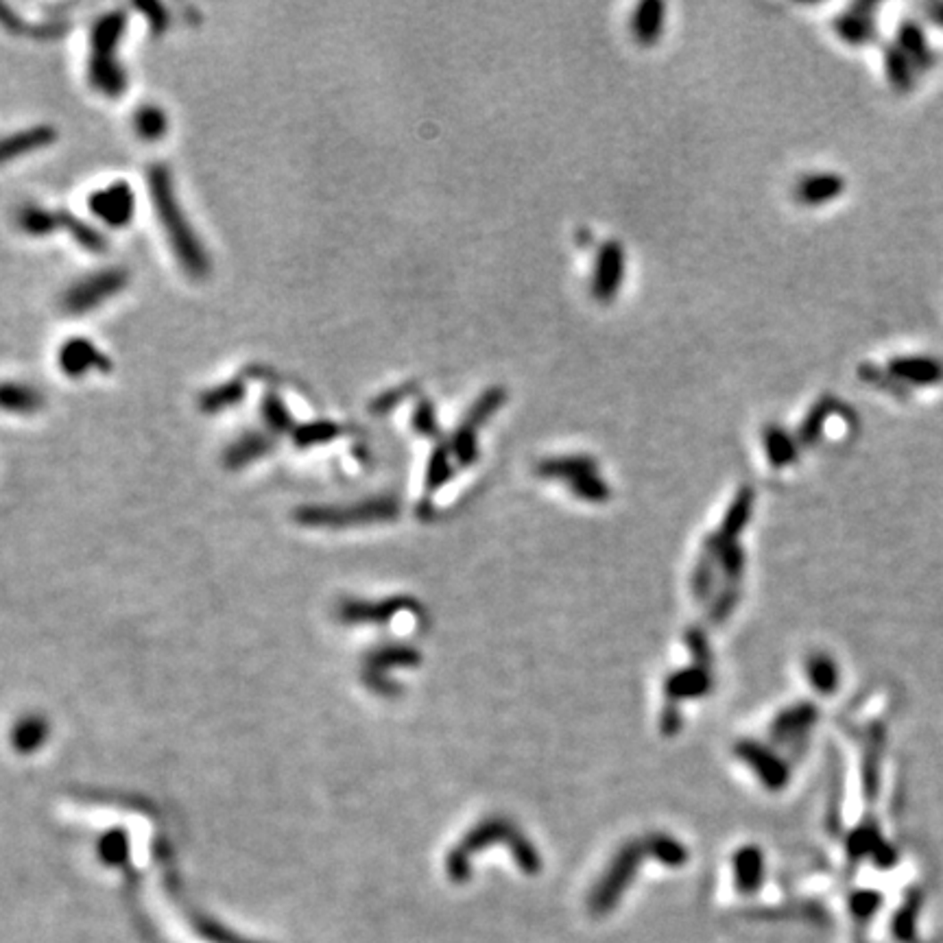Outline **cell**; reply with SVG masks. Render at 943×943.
I'll use <instances>...</instances> for the list:
<instances>
[{"instance_id":"3957f363","label":"cell","mask_w":943,"mask_h":943,"mask_svg":"<svg viewBox=\"0 0 943 943\" xmlns=\"http://www.w3.org/2000/svg\"><path fill=\"white\" fill-rule=\"evenodd\" d=\"M127 284L123 269H101L68 287L61 295V308L68 314H84L103 304Z\"/></svg>"},{"instance_id":"4fadbf2b","label":"cell","mask_w":943,"mask_h":943,"mask_svg":"<svg viewBox=\"0 0 943 943\" xmlns=\"http://www.w3.org/2000/svg\"><path fill=\"white\" fill-rule=\"evenodd\" d=\"M594 472H597V461L589 457H583V454H577V457L546 459V461H541L538 466V474H541L544 478H564V481L568 483Z\"/></svg>"},{"instance_id":"8992f818","label":"cell","mask_w":943,"mask_h":943,"mask_svg":"<svg viewBox=\"0 0 943 943\" xmlns=\"http://www.w3.org/2000/svg\"><path fill=\"white\" fill-rule=\"evenodd\" d=\"M92 215L110 227H123L134 216V191L127 182H114L88 197Z\"/></svg>"},{"instance_id":"6da1fadb","label":"cell","mask_w":943,"mask_h":943,"mask_svg":"<svg viewBox=\"0 0 943 943\" xmlns=\"http://www.w3.org/2000/svg\"><path fill=\"white\" fill-rule=\"evenodd\" d=\"M147 183L159 224L164 227V234H167L168 243H171L173 254L180 260L182 269L188 275H195V278L206 275L207 269H210V263H207V256L201 248L199 239L195 236L192 227L188 225L186 216L182 215V207L175 199V192H173L168 168L164 164L149 167Z\"/></svg>"},{"instance_id":"d6986e66","label":"cell","mask_w":943,"mask_h":943,"mask_svg":"<svg viewBox=\"0 0 943 943\" xmlns=\"http://www.w3.org/2000/svg\"><path fill=\"white\" fill-rule=\"evenodd\" d=\"M836 411V402L832 398H821L817 400V404L812 406V409L809 411V415H806V419L801 422L800 427V442L801 443H815L817 439H819L821 430H824L825 424H828L830 415L834 413Z\"/></svg>"},{"instance_id":"f546056e","label":"cell","mask_w":943,"mask_h":943,"mask_svg":"<svg viewBox=\"0 0 943 943\" xmlns=\"http://www.w3.org/2000/svg\"><path fill=\"white\" fill-rule=\"evenodd\" d=\"M264 448H267V439H264L263 435H248V437L240 439V442L232 448L230 461L232 463L249 461L251 457H256V454L264 452Z\"/></svg>"},{"instance_id":"7c38bea8","label":"cell","mask_w":943,"mask_h":943,"mask_svg":"<svg viewBox=\"0 0 943 943\" xmlns=\"http://www.w3.org/2000/svg\"><path fill=\"white\" fill-rule=\"evenodd\" d=\"M55 140V129L51 125H36V127L22 129V132L7 135L3 140V158L12 159L22 153L33 151V149L46 147Z\"/></svg>"},{"instance_id":"2e32d148","label":"cell","mask_w":943,"mask_h":943,"mask_svg":"<svg viewBox=\"0 0 943 943\" xmlns=\"http://www.w3.org/2000/svg\"><path fill=\"white\" fill-rule=\"evenodd\" d=\"M18 225L27 234L45 236L60 227V216H57V212L45 210L40 206H22L18 210Z\"/></svg>"},{"instance_id":"277c9868","label":"cell","mask_w":943,"mask_h":943,"mask_svg":"<svg viewBox=\"0 0 943 943\" xmlns=\"http://www.w3.org/2000/svg\"><path fill=\"white\" fill-rule=\"evenodd\" d=\"M640 856V848L627 845V848L616 856V860L609 865L606 876L601 878V882L597 884V889H594L592 896H589V911H592L594 915H606V913L612 911L614 904L625 893L627 884L636 876L633 872L638 869Z\"/></svg>"},{"instance_id":"4dcf8cb0","label":"cell","mask_w":943,"mask_h":943,"mask_svg":"<svg viewBox=\"0 0 943 943\" xmlns=\"http://www.w3.org/2000/svg\"><path fill=\"white\" fill-rule=\"evenodd\" d=\"M413 427L424 435H435L439 433L437 419H435V409L430 404V400H419L418 409L413 413Z\"/></svg>"},{"instance_id":"ac0fdd59","label":"cell","mask_w":943,"mask_h":943,"mask_svg":"<svg viewBox=\"0 0 943 943\" xmlns=\"http://www.w3.org/2000/svg\"><path fill=\"white\" fill-rule=\"evenodd\" d=\"M245 395V385L243 380H230V382H224V385L215 386V389L206 391V394L201 395V409L207 411V413H216V411L221 409H227V406H234L236 402H240V398Z\"/></svg>"},{"instance_id":"d4e9b609","label":"cell","mask_w":943,"mask_h":943,"mask_svg":"<svg viewBox=\"0 0 943 943\" xmlns=\"http://www.w3.org/2000/svg\"><path fill=\"white\" fill-rule=\"evenodd\" d=\"M260 411H263L264 415V422L273 430H287L291 427V413H289L287 404H284V400L280 398L275 391H267V394L263 395V400H260Z\"/></svg>"},{"instance_id":"d6a6232c","label":"cell","mask_w":943,"mask_h":943,"mask_svg":"<svg viewBox=\"0 0 943 943\" xmlns=\"http://www.w3.org/2000/svg\"><path fill=\"white\" fill-rule=\"evenodd\" d=\"M411 394V386H398V389H391V391H385V394L378 395V398L374 400V411H386L391 409L394 404H398L400 400H404L406 395Z\"/></svg>"},{"instance_id":"f1b7e54d","label":"cell","mask_w":943,"mask_h":943,"mask_svg":"<svg viewBox=\"0 0 943 943\" xmlns=\"http://www.w3.org/2000/svg\"><path fill=\"white\" fill-rule=\"evenodd\" d=\"M860 378L872 382V385L880 386V389L889 391V394L893 395H904V391H906V385H902L896 376L889 374V370H880V367H874V365H863L860 367Z\"/></svg>"},{"instance_id":"7a4b0ae2","label":"cell","mask_w":943,"mask_h":943,"mask_svg":"<svg viewBox=\"0 0 943 943\" xmlns=\"http://www.w3.org/2000/svg\"><path fill=\"white\" fill-rule=\"evenodd\" d=\"M127 16L123 9H112L96 18L90 27V61L88 81L105 96H120L127 90V77L116 60L114 51L123 37Z\"/></svg>"},{"instance_id":"5b68a950","label":"cell","mask_w":943,"mask_h":943,"mask_svg":"<svg viewBox=\"0 0 943 943\" xmlns=\"http://www.w3.org/2000/svg\"><path fill=\"white\" fill-rule=\"evenodd\" d=\"M625 280V249L618 240H607L597 251L592 271V295L597 302L609 304L616 299Z\"/></svg>"},{"instance_id":"4316f807","label":"cell","mask_w":943,"mask_h":943,"mask_svg":"<svg viewBox=\"0 0 943 943\" xmlns=\"http://www.w3.org/2000/svg\"><path fill=\"white\" fill-rule=\"evenodd\" d=\"M338 433H341V427L335 422L304 424V427H299L297 430H295V442L302 443V446H308V443H319V442H326V439H335Z\"/></svg>"},{"instance_id":"603a6c76","label":"cell","mask_w":943,"mask_h":943,"mask_svg":"<svg viewBox=\"0 0 943 943\" xmlns=\"http://www.w3.org/2000/svg\"><path fill=\"white\" fill-rule=\"evenodd\" d=\"M57 216H60V227H66V230L75 236V240L81 245V248H85L90 251L105 249V239L94 230V227H90L81 219H77L75 215H68V212L64 210L57 212Z\"/></svg>"},{"instance_id":"44dd1931","label":"cell","mask_w":943,"mask_h":943,"mask_svg":"<svg viewBox=\"0 0 943 943\" xmlns=\"http://www.w3.org/2000/svg\"><path fill=\"white\" fill-rule=\"evenodd\" d=\"M0 400H3L4 409L16 411V413H31V411H36L42 402L37 391H33L31 386L16 385V382H4Z\"/></svg>"},{"instance_id":"836d02e7","label":"cell","mask_w":943,"mask_h":943,"mask_svg":"<svg viewBox=\"0 0 943 943\" xmlns=\"http://www.w3.org/2000/svg\"><path fill=\"white\" fill-rule=\"evenodd\" d=\"M138 9H142V12L147 13L153 31H162V28L167 27V12H164L162 4H158V3H140Z\"/></svg>"},{"instance_id":"8fae6325","label":"cell","mask_w":943,"mask_h":943,"mask_svg":"<svg viewBox=\"0 0 943 943\" xmlns=\"http://www.w3.org/2000/svg\"><path fill=\"white\" fill-rule=\"evenodd\" d=\"M889 374L896 376L902 385H932L943 378V370L937 361L922 356H899L889 362Z\"/></svg>"},{"instance_id":"83f0119b","label":"cell","mask_w":943,"mask_h":943,"mask_svg":"<svg viewBox=\"0 0 943 943\" xmlns=\"http://www.w3.org/2000/svg\"><path fill=\"white\" fill-rule=\"evenodd\" d=\"M476 430L478 428H474L472 424L463 422L457 433H454L452 448L461 463H472L474 459H476Z\"/></svg>"},{"instance_id":"1f68e13d","label":"cell","mask_w":943,"mask_h":943,"mask_svg":"<svg viewBox=\"0 0 943 943\" xmlns=\"http://www.w3.org/2000/svg\"><path fill=\"white\" fill-rule=\"evenodd\" d=\"M812 671V679H815V686L817 688H824L828 690L832 686V673H834V669H832V664L828 660H815L812 662L810 666Z\"/></svg>"},{"instance_id":"e575fe53","label":"cell","mask_w":943,"mask_h":943,"mask_svg":"<svg viewBox=\"0 0 943 943\" xmlns=\"http://www.w3.org/2000/svg\"><path fill=\"white\" fill-rule=\"evenodd\" d=\"M931 13H932V20L943 27V4H932Z\"/></svg>"},{"instance_id":"5bb4252c","label":"cell","mask_w":943,"mask_h":943,"mask_svg":"<svg viewBox=\"0 0 943 943\" xmlns=\"http://www.w3.org/2000/svg\"><path fill=\"white\" fill-rule=\"evenodd\" d=\"M762 443L767 450V459L776 467L791 466L797 459V442L782 427H767L762 433Z\"/></svg>"},{"instance_id":"ba28073f","label":"cell","mask_w":943,"mask_h":943,"mask_svg":"<svg viewBox=\"0 0 943 943\" xmlns=\"http://www.w3.org/2000/svg\"><path fill=\"white\" fill-rule=\"evenodd\" d=\"M874 4H854L850 12L834 18V31L843 42L854 46H863L876 36V24L872 18Z\"/></svg>"},{"instance_id":"9c48e42d","label":"cell","mask_w":943,"mask_h":943,"mask_svg":"<svg viewBox=\"0 0 943 943\" xmlns=\"http://www.w3.org/2000/svg\"><path fill=\"white\" fill-rule=\"evenodd\" d=\"M845 180L836 173H812L809 177H801L795 186L797 201L804 206H824L836 197L843 195Z\"/></svg>"},{"instance_id":"cb8c5ba5","label":"cell","mask_w":943,"mask_h":943,"mask_svg":"<svg viewBox=\"0 0 943 943\" xmlns=\"http://www.w3.org/2000/svg\"><path fill=\"white\" fill-rule=\"evenodd\" d=\"M884 68L887 77L898 90H908L913 85V61L898 48H887L884 53Z\"/></svg>"},{"instance_id":"7402d4cb","label":"cell","mask_w":943,"mask_h":943,"mask_svg":"<svg viewBox=\"0 0 943 943\" xmlns=\"http://www.w3.org/2000/svg\"><path fill=\"white\" fill-rule=\"evenodd\" d=\"M898 40H899V51H902L904 55L913 61V66L928 64V46L917 24L904 22L902 27H899Z\"/></svg>"},{"instance_id":"484cf974","label":"cell","mask_w":943,"mask_h":943,"mask_svg":"<svg viewBox=\"0 0 943 943\" xmlns=\"http://www.w3.org/2000/svg\"><path fill=\"white\" fill-rule=\"evenodd\" d=\"M570 490H573L579 498H583V500H589V502H601L609 498L607 483L603 481L597 472L585 474V476L573 481L570 483Z\"/></svg>"},{"instance_id":"30bf717a","label":"cell","mask_w":943,"mask_h":943,"mask_svg":"<svg viewBox=\"0 0 943 943\" xmlns=\"http://www.w3.org/2000/svg\"><path fill=\"white\" fill-rule=\"evenodd\" d=\"M666 24V4L662 0H645L636 7L631 18V31L638 45L653 46L662 37Z\"/></svg>"},{"instance_id":"e0dca14e","label":"cell","mask_w":943,"mask_h":943,"mask_svg":"<svg viewBox=\"0 0 943 943\" xmlns=\"http://www.w3.org/2000/svg\"><path fill=\"white\" fill-rule=\"evenodd\" d=\"M762 880V856L758 850H743L736 856V882L743 893H753Z\"/></svg>"},{"instance_id":"52a82bcc","label":"cell","mask_w":943,"mask_h":943,"mask_svg":"<svg viewBox=\"0 0 943 943\" xmlns=\"http://www.w3.org/2000/svg\"><path fill=\"white\" fill-rule=\"evenodd\" d=\"M57 362H60V370L70 378H79V376L88 374L90 370H110L108 356L101 354L94 343L84 337H72L61 343Z\"/></svg>"},{"instance_id":"ffe728a7","label":"cell","mask_w":943,"mask_h":943,"mask_svg":"<svg viewBox=\"0 0 943 943\" xmlns=\"http://www.w3.org/2000/svg\"><path fill=\"white\" fill-rule=\"evenodd\" d=\"M505 400H507V391L502 389V386H492V389H487L485 394H483L481 398L472 404V409L467 411L463 422L472 424L474 428L483 427V424H485L487 419H490L492 415H494L496 411L505 404Z\"/></svg>"},{"instance_id":"9a60e30c","label":"cell","mask_w":943,"mask_h":943,"mask_svg":"<svg viewBox=\"0 0 943 943\" xmlns=\"http://www.w3.org/2000/svg\"><path fill=\"white\" fill-rule=\"evenodd\" d=\"M134 129L147 142H156L167 134V114L158 105L147 103L135 110L134 114Z\"/></svg>"}]
</instances>
